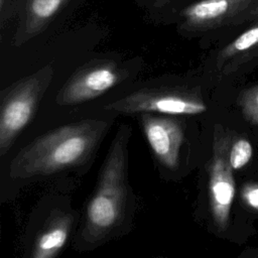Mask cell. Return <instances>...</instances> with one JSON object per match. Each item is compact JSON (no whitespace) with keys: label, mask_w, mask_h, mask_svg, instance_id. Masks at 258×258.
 <instances>
[{"label":"cell","mask_w":258,"mask_h":258,"mask_svg":"<svg viewBox=\"0 0 258 258\" xmlns=\"http://www.w3.org/2000/svg\"><path fill=\"white\" fill-rule=\"evenodd\" d=\"M230 146V136L220 126L216 127L209 167V198L213 222L220 232L228 227L235 197L233 168L229 161Z\"/></svg>","instance_id":"8992f818"},{"label":"cell","mask_w":258,"mask_h":258,"mask_svg":"<svg viewBox=\"0 0 258 258\" xmlns=\"http://www.w3.org/2000/svg\"><path fill=\"white\" fill-rule=\"evenodd\" d=\"M131 127L123 124L109 147L97 186L86 209L83 238L98 243L109 238L123 223L128 202V142Z\"/></svg>","instance_id":"7a4b0ae2"},{"label":"cell","mask_w":258,"mask_h":258,"mask_svg":"<svg viewBox=\"0 0 258 258\" xmlns=\"http://www.w3.org/2000/svg\"><path fill=\"white\" fill-rule=\"evenodd\" d=\"M108 130L105 120L86 119L38 136L12 158L9 175L30 178L86 162Z\"/></svg>","instance_id":"6da1fadb"},{"label":"cell","mask_w":258,"mask_h":258,"mask_svg":"<svg viewBox=\"0 0 258 258\" xmlns=\"http://www.w3.org/2000/svg\"><path fill=\"white\" fill-rule=\"evenodd\" d=\"M53 68L46 64L1 93L0 155L4 156L18 135L32 120L53 78Z\"/></svg>","instance_id":"3957f363"},{"label":"cell","mask_w":258,"mask_h":258,"mask_svg":"<svg viewBox=\"0 0 258 258\" xmlns=\"http://www.w3.org/2000/svg\"><path fill=\"white\" fill-rule=\"evenodd\" d=\"M252 153V145L245 138H238L231 143L229 150V161L233 170H238L245 166L251 159Z\"/></svg>","instance_id":"4fadbf2b"},{"label":"cell","mask_w":258,"mask_h":258,"mask_svg":"<svg viewBox=\"0 0 258 258\" xmlns=\"http://www.w3.org/2000/svg\"><path fill=\"white\" fill-rule=\"evenodd\" d=\"M238 105L246 121L258 124V85L244 90L239 95Z\"/></svg>","instance_id":"7c38bea8"},{"label":"cell","mask_w":258,"mask_h":258,"mask_svg":"<svg viewBox=\"0 0 258 258\" xmlns=\"http://www.w3.org/2000/svg\"><path fill=\"white\" fill-rule=\"evenodd\" d=\"M3 2H4V0H0V7L2 8V6H3Z\"/></svg>","instance_id":"9a60e30c"},{"label":"cell","mask_w":258,"mask_h":258,"mask_svg":"<svg viewBox=\"0 0 258 258\" xmlns=\"http://www.w3.org/2000/svg\"><path fill=\"white\" fill-rule=\"evenodd\" d=\"M74 218L70 214L52 213L35 239L31 256L53 258L64 247L71 233Z\"/></svg>","instance_id":"9c48e42d"},{"label":"cell","mask_w":258,"mask_h":258,"mask_svg":"<svg viewBox=\"0 0 258 258\" xmlns=\"http://www.w3.org/2000/svg\"><path fill=\"white\" fill-rule=\"evenodd\" d=\"M69 0H29L21 28L15 38L17 45L39 33Z\"/></svg>","instance_id":"8fae6325"},{"label":"cell","mask_w":258,"mask_h":258,"mask_svg":"<svg viewBox=\"0 0 258 258\" xmlns=\"http://www.w3.org/2000/svg\"><path fill=\"white\" fill-rule=\"evenodd\" d=\"M187 31L246 27L258 19V0H198L181 10Z\"/></svg>","instance_id":"5b68a950"},{"label":"cell","mask_w":258,"mask_h":258,"mask_svg":"<svg viewBox=\"0 0 258 258\" xmlns=\"http://www.w3.org/2000/svg\"><path fill=\"white\" fill-rule=\"evenodd\" d=\"M163 1H167V0H163Z\"/></svg>","instance_id":"2e32d148"},{"label":"cell","mask_w":258,"mask_h":258,"mask_svg":"<svg viewBox=\"0 0 258 258\" xmlns=\"http://www.w3.org/2000/svg\"><path fill=\"white\" fill-rule=\"evenodd\" d=\"M104 109L119 114L159 113L166 115H200L207 111V104L197 91L179 87L143 89L133 92Z\"/></svg>","instance_id":"277c9868"},{"label":"cell","mask_w":258,"mask_h":258,"mask_svg":"<svg viewBox=\"0 0 258 258\" xmlns=\"http://www.w3.org/2000/svg\"><path fill=\"white\" fill-rule=\"evenodd\" d=\"M258 56V19L226 44L217 55V67L228 72Z\"/></svg>","instance_id":"30bf717a"},{"label":"cell","mask_w":258,"mask_h":258,"mask_svg":"<svg viewBox=\"0 0 258 258\" xmlns=\"http://www.w3.org/2000/svg\"><path fill=\"white\" fill-rule=\"evenodd\" d=\"M140 122L155 157L166 168L175 169L184 139L181 123L173 117L155 116L152 113L140 114Z\"/></svg>","instance_id":"ba28073f"},{"label":"cell","mask_w":258,"mask_h":258,"mask_svg":"<svg viewBox=\"0 0 258 258\" xmlns=\"http://www.w3.org/2000/svg\"><path fill=\"white\" fill-rule=\"evenodd\" d=\"M242 199L244 203L252 209L258 210V182L245 184L242 192Z\"/></svg>","instance_id":"5bb4252c"},{"label":"cell","mask_w":258,"mask_h":258,"mask_svg":"<svg viewBox=\"0 0 258 258\" xmlns=\"http://www.w3.org/2000/svg\"><path fill=\"white\" fill-rule=\"evenodd\" d=\"M127 72L110 59H96L78 69L56 96L58 105L71 106L100 97L119 83Z\"/></svg>","instance_id":"52a82bcc"}]
</instances>
